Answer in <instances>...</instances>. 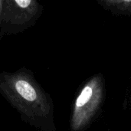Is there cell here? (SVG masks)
Listing matches in <instances>:
<instances>
[{"label": "cell", "mask_w": 131, "mask_h": 131, "mask_svg": "<svg viewBox=\"0 0 131 131\" xmlns=\"http://www.w3.org/2000/svg\"><path fill=\"white\" fill-rule=\"evenodd\" d=\"M43 6L35 0H3L0 34L16 35L35 25Z\"/></svg>", "instance_id": "obj_2"}, {"label": "cell", "mask_w": 131, "mask_h": 131, "mask_svg": "<svg viewBox=\"0 0 131 131\" xmlns=\"http://www.w3.org/2000/svg\"><path fill=\"white\" fill-rule=\"evenodd\" d=\"M2 7H3V0H0V28H1V20H2ZM0 34V38H1Z\"/></svg>", "instance_id": "obj_5"}, {"label": "cell", "mask_w": 131, "mask_h": 131, "mask_svg": "<svg viewBox=\"0 0 131 131\" xmlns=\"http://www.w3.org/2000/svg\"><path fill=\"white\" fill-rule=\"evenodd\" d=\"M0 94L24 122L40 131H57L52 99L28 69L0 71Z\"/></svg>", "instance_id": "obj_1"}, {"label": "cell", "mask_w": 131, "mask_h": 131, "mask_svg": "<svg viewBox=\"0 0 131 131\" xmlns=\"http://www.w3.org/2000/svg\"><path fill=\"white\" fill-rule=\"evenodd\" d=\"M104 3L120 12H131V1H106Z\"/></svg>", "instance_id": "obj_4"}, {"label": "cell", "mask_w": 131, "mask_h": 131, "mask_svg": "<svg viewBox=\"0 0 131 131\" xmlns=\"http://www.w3.org/2000/svg\"><path fill=\"white\" fill-rule=\"evenodd\" d=\"M101 81L97 78L90 80L77 97L71 118L73 131L84 130L95 114L103 95Z\"/></svg>", "instance_id": "obj_3"}]
</instances>
